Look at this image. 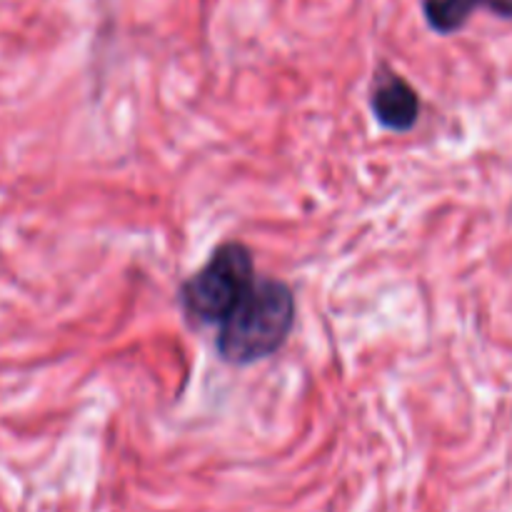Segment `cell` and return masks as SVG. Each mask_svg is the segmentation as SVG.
Segmentation results:
<instances>
[{
    "instance_id": "obj_1",
    "label": "cell",
    "mask_w": 512,
    "mask_h": 512,
    "mask_svg": "<svg viewBox=\"0 0 512 512\" xmlns=\"http://www.w3.org/2000/svg\"><path fill=\"white\" fill-rule=\"evenodd\" d=\"M295 323V295L283 280L255 278L218 325V353L230 365H253L278 353Z\"/></svg>"
},
{
    "instance_id": "obj_3",
    "label": "cell",
    "mask_w": 512,
    "mask_h": 512,
    "mask_svg": "<svg viewBox=\"0 0 512 512\" xmlns=\"http://www.w3.org/2000/svg\"><path fill=\"white\" fill-rule=\"evenodd\" d=\"M373 115L385 130L393 133H408L420 115V95L413 85L400 73L390 70L388 65L378 68L373 78V93H370Z\"/></svg>"
},
{
    "instance_id": "obj_4",
    "label": "cell",
    "mask_w": 512,
    "mask_h": 512,
    "mask_svg": "<svg viewBox=\"0 0 512 512\" xmlns=\"http://www.w3.org/2000/svg\"><path fill=\"white\" fill-rule=\"evenodd\" d=\"M478 5H488L490 10L500 15H512V0H423L430 28L443 35L463 28Z\"/></svg>"
},
{
    "instance_id": "obj_2",
    "label": "cell",
    "mask_w": 512,
    "mask_h": 512,
    "mask_svg": "<svg viewBox=\"0 0 512 512\" xmlns=\"http://www.w3.org/2000/svg\"><path fill=\"white\" fill-rule=\"evenodd\" d=\"M253 253L238 240L218 245L208 263L180 288V305L190 323L220 325L255 283Z\"/></svg>"
}]
</instances>
